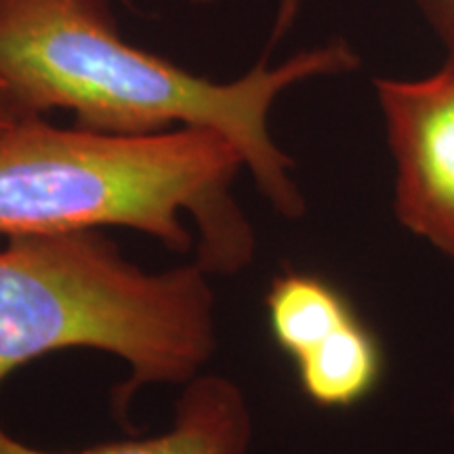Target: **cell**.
I'll return each mask as SVG.
<instances>
[{
	"mask_svg": "<svg viewBox=\"0 0 454 454\" xmlns=\"http://www.w3.org/2000/svg\"><path fill=\"white\" fill-rule=\"evenodd\" d=\"M345 41L268 57L234 82H213L124 43L104 0H0V95L30 116L70 110L78 127L150 135L170 124L213 129L240 150L259 192L282 217L305 213L293 160L270 133V110L293 84L354 72Z\"/></svg>",
	"mask_w": 454,
	"mask_h": 454,
	"instance_id": "1",
	"label": "cell"
},
{
	"mask_svg": "<svg viewBox=\"0 0 454 454\" xmlns=\"http://www.w3.org/2000/svg\"><path fill=\"white\" fill-rule=\"evenodd\" d=\"M240 150L213 129L150 135L59 129L26 116L0 137V236L130 227L208 274L251 263L254 234L231 185Z\"/></svg>",
	"mask_w": 454,
	"mask_h": 454,
	"instance_id": "2",
	"label": "cell"
},
{
	"mask_svg": "<svg viewBox=\"0 0 454 454\" xmlns=\"http://www.w3.org/2000/svg\"><path fill=\"white\" fill-rule=\"evenodd\" d=\"M70 348L127 362L121 408L144 385L190 383L217 349L211 274L196 261L141 270L98 230L9 238L0 248V385Z\"/></svg>",
	"mask_w": 454,
	"mask_h": 454,
	"instance_id": "3",
	"label": "cell"
},
{
	"mask_svg": "<svg viewBox=\"0 0 454 454\" xmlns=\"http://www.w3.org/2000/svg\"><path fill=\"white\" fill-rule=\"evenodd\" d=\"M400 223L454 259V59L417 81L374 78Z\"/></svg>",
	"mask_w": 454,
	"mask_h": 454,
	"instance_id": "4",
	"label": "cell"
},
{
	"mask_svg": "<svg viewBox=\"0 0 454 454\" xmlns=\"http://www.w3.org/2000/svg\"><path fill=\"white\" fill-rule=\"evenodd\" d=\"M251 442L253 417L247 397L221 374H198L185 383L173 423L154 438L51 452L27 446L0 427V454H248Z\"/></svg>",
	"mask_w": 454,
	"mask_h": 454,
	"instance_id": "5",
	"label": "cell"
},
{
	"mask_svg": "<svg viewBox=\"0 0 454 454\" xmlns=\"http://www.w3.org/2000/svg\"><path fill=\"white\" fill-rule=\"evenodd\" d=\"M293 364L301 391L316 406L351 408L379 387L385 354L377 334L356 316Z\"/></svg>",
	"mask_w": 454,
	"mask_h": 454,
	"instance_id": "6",
	"label": "cell"
},
{
	"mask_svg": "<svg viewBox=\"0 0 454 454\" xmlns=\"http://www.w3.org/2000/svg\"><path fill=\"white\" fill-rule=\"evenodd\" d=\"M265 311L271 339L293 362L357 316L334 284L305 271L276 276L265 294Z\"/></svg>",
	"mask_w": 454,
	"mask_h": 454,
	"instance_id": "7",
	"label": "cell"
},
{
	"mask_svg": "<svg viewBox=\"0 0 454 454\" xmlns=\"http://www.w3.org/2000/svg\"><path fill=\"white\" fill-rule=\"evenodd\" d=\"M425 24L446 49V59H454V0H414Z\"/></svg>",
	"mask_w": 454,
	"mask_h": 454,
	"instance_id": "8",
	"label": "cell"
},
{
	"mask_svg": "<svg viewBox=\"0 0 454 454\" xmlns=\"http://www.w3.org/2000/svg\"><path fill=\"white\" fill-rule=\"evenodd\" d=\"M26 116H30V114H24L20 107L11 104L4 95H0V137H3L11 127H15V124Z\"/></svg>",
	"mask_w": 454,
	"mask_h": 454,
	"instance_id": "9",
	"label": "cell"
},
{
	"mask_svg": "<svg viewBox=\"0 0 454 454\" xmlns=\"http://www.w3.org/2000/svg\"><path fill=\"white\" fill-rule=\"evenodd\" d=\"M194 3H213V0H194Z\"/></svg>",
	"mask_w": 454,
	"mask_h": 454,
	"instance_id": "10",
	"label": "cell"
},
{
	"mask_svg": "<svg viewBox=\"0 0 454 454\" xmlns=\"http://www.w3.org/2000/svg\"><path fill=\"white\" fill-rule=\"evenodd\" d=\"M452 412H454V395H452Z\"/></svg>",
	"mask_w": 454,
	"mask_h": 454,
	"instance_id": "11",
	"label": "cell"
}]
</instances>
